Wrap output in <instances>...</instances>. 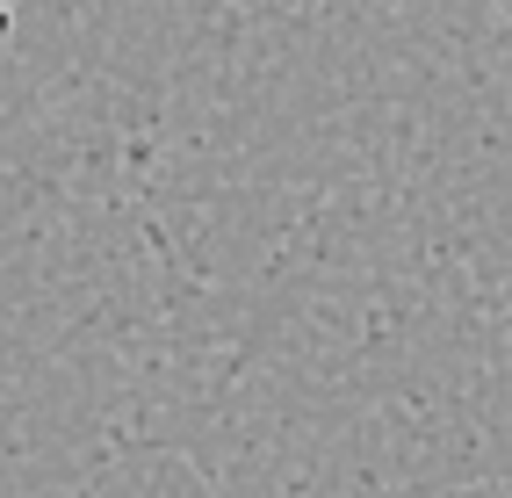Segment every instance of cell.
Listing matches in <instances>:
<instances>
[{
    "instance_id": "obj_1",
    "label": "cell",
    "mask_w": 512,
    "mask_h": 498,
    "mask_svg": "<svg viewBox=\"0 0 512 498\" xmlns=\"http://www.w3.org/2000/svg\"><path fill=\"white\" fill-rule=\"evenodd\" d=\"M491 8H498V22H505V29H512V0H491Z\"/></svg>"
},
{
    "instance_id": "obj_2",
    "label": "cell",
    "mask_w": 512,
    "mask_h": 498,
    "mask_svg": "<svg viewBox=\"0 0 512 498\" xmlns=\"http://www.w3.org/2000/svg\"><path fill=\"white\" fill-rule=\"evenodd\" d=\"M0 8H8V0H0Z\"/></svg>"
}]
</instances>
